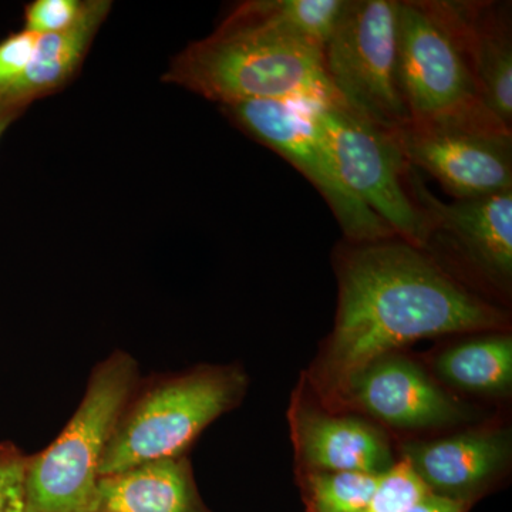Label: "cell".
Returning <instances> with one entry per match:
<instances>
[{"label": "cell", "instance_id": "cell-16", "mask_svg": "<svg viewBox=\"0 0 512 512\" xmlns=\"http://www.w3.org/2000/svg\"><path fill=\"white\" fill-rule=\"evenodd\" d=\"M474 76L488 109L512 124V30L510 5L460 2Z\"/></svg>", "mask_w": 512, "mask_h": 512}, {"label": "cell", "instance_id": "cell-25", "mask_svg": "<svg viewBox=\"0 0 512 512\" xmlns=\"http://www.w3.org/2000/svg\"><path fill=\"white\" fill-rule=\"evenodd\" d=\"M19 117L22 116H19V114H2V116H0V138L3 137L6 130H8V128L19 119Z\"/></svg>", "mask_w": 512, "mask_h": 512}, {"label": "cell", "instance_id": "cell-4", "mask_svg": "<svg viewBox=\"0 0 512 512\" xmlns=\"http://www.w3.org/2000/svg\"><path fill=\"white\" fill-rule=\"evenodd\" d=\"M247 387V373L235 365H202L138 384L114 429L100 477L185 457L212 421L242 402Z\"/></svg>", "mask_w": 512, "mask_h": 512}, {"label": "cell", "instance_id": "cell-20", "mask_svg": "<svg viewBox=\"0 0 512 512\" xmlns=\"http://www.w3.org/2000/svg\"><path fill=\"white\" fill-rule=\"evenodd\" d=\"M427 493H430L427 485L402 460L380 478L365 512H406Z\"/></svg>", "mask_w": 512, "mask_h": 512}, {"label": "cell", "instance_id": "cell-24", "mask_svg": "<svg viewBox=\"0 0 512 512\" xmlns=\"http://www.w3.org/2000/svg\"><path fill=\"white\" fill-rule=\"evenodd\" d=\"M468 501L427 493L406 512H467Z\"/></svg>", "mask_w": 512, "mask_h": 512}, {"label": "cell", "instance_id": "cell-5", "mask_svg": "<svg viewBox=\"0 0 512 512\" xmlns=\"http://www.w3.org/2000/svg\"><path fill=\"white\" fill-rule=\"evenodd\" d=\"M138 384L140 367L130 353L114 350L97 363L62 433L28 457L26 512H92L104 454Z\"/></svg>", "mask_w": 512, "mask_h": 512}, {"label": "cell", "instance_id": "cell-9", "mask_svg": "<svg viewBox=\"0 0 512 512\" xmlns=\"http://www.w3.org/2000/svg\"><path fill=\"white\" fill-rule=\"evenodd\" d=\"M406 184L423 217V251L451 252L488 284L510 292L512 190L447 204L426 187L410 164Z\"/></svg>", "mask_w": 512, "mask_h": 512}, {"label": "cell", "instance_id": "cell-6", "mask_svg": "<svg viewBox=\"0 0 512 512\" xmlns=\"http://www.w3.org/2000/svg\"><path fill=\"white\" fill-rule=\"evenodd\" d=\"M396 0H345L323 47L326 74L340 100L389 133L409 126L397 86Z\"/></svg>", "mask_w": 512, "mask_h": 512}, {"label": "cell", "instance_id": "cell-17", "mask_svg": "<svg viewBox=\"0 0 512 512\" xmlns=\"http://www.w3.org/2000/svg\"><path fill=\"white\" fill-rule=\"evenodd\" d=\"M437 372L448 383L468 392L507 393L512 383L510 335L481 336L441 353Z\"/></svg>", "mask_w": 512, "mask_h": 512}, {"label": "cell", "instance_id": "cell-12", "mask_svg": "<svg viewBox=\"0 0 512 512\" xmlns=\"http://www.w3.org/2000/svg\"><path fill=\"white\" fill-rule=\"evenodd\" d=\"M291 426L296 453L311 473L384 474L394 466L387 437L366 421L301 402L293 406Z\"/></svg>", "mask_w": 512, "mask_h": 512}, {"label": "cell", "instance_id": "cell-23", "mask_svg": "<svg viewBox=\"0 0 512 512\" xmlns=\"http://www.w3.org/2000/svg\"><path fill=\"white\" fill-rule=\"evenodd\" d=\"M36 43L37 36L23 29L0 40V96L25 72Z\"/></svg>", "mask_w": 512, "mask_h": 512}, {"label": "cell", "instance_id": "cell-22", "mask_svg": "<svg viewBox=\"0 0 512 512\" xmlns=\"http://www.w3.org/2000/svg\"><path fill=\"white\" fill-rule=\"evenodd\" d=\"M28 457L12 441L0 443V512H26Z\"/></svg>", "mask_w": 512, "mask_h": 512}, {"label": "cell", "instance_id": "cell-10", "mask_svg": "<svg viewBox=\"0 0 512 512\" xmlns=\"http://www.w3.org/2000/svg\"><path fill=\"white\" fill-rule=\"evenodd\" d=\"M392 134L407 163L436 178L456 200L512 190L511 130L409 124Z\"/></svg>", "mask_w": 512, "mask_h": 512}, {"label": "cell", "instance_id": "cell-2", "mask_svg": "<svg viewBox=\"0 0 512 512\" xmlns=\"http://www.w3.org/2000/svg\"><path fill=\"white\" fill-rule=\"evenodd\" d=\"M163 82L221 107L262 100L343 103L329 82L322 47L278 28L249 2L178 53Z\"/></svg>", "mask_w": 512, "mask_h": 512}, {"label": "cell", "instance_id": "cell-21", "mask_svg": "<svg viewBox=\"0 0 512 512\" xmlns=\"http://www.w3.org/2000/svg\"><path fill=\"white\" fill-rule=\"evenodd\" d=\"M90 0H35L25 8L23 30L36 36L73 29L89 9Z\"/></svg>", "mask_w": 512, "mask_h": 512}, {"label": "cell", "instance_id": "cell-7", "mask_svg": "<svg viewBox=\"0 0 512 512\" xmlns=\"http://www.w3.org/2000/svg\"><path fill=\"white\" fill-rule=\"evenodd\" d=\"M325 138L346 185L397 237L423 249L424 222L406 184L409 168L393 134L343 103L302 104Z\"/></svg>", "mask_w": 512, "mask_h": 512}, {"label": "cell", "instance_id": "cell-11", "mask_svg": "<svg viewBox=\"0 0 512 512\" xmlns=\"http://www.w3.org/2000/svg\"><path fill=\"white\" fill-rule=\"evenodd\" d=\"M399 429H423L463 419L458 404L416 363L397 353L379 357L350 383L345 399Z\"/></svg>", "mask_w": 512, "mask_h": 512}, {"label": "cell", "instance_id": "cell-19", "mask_svg": "<svg viewBox=\"0 0 512 512\" xmlns=\"http://www.w3.org/2000/svg\"><path fill=\"white\" fill-rule=\"evenodd\" d=\"M383 474L318 471L305 483L308 512H365Z\"/></svg>", "mask_w": 512, "mask_h": 512}, {"label": "cell", "instance_id": "cell-13", "mask_svg": "<svg viewBox=\"0 0 512 512\" xmlns=\"http://www.w3.org/2000/svg\"><path fill=\"white\" fill-rule=\"evenodd\" d=\"M403 456L431 493L468 501L503 473L510 461L511 441L505 431H468L406 444Z\"/></svg>", "mask_w": 512, "mask_h": 512}, {"label": "cell", "instance_id": "cell-15", "mask_svg": "<svg viewBox=\"0 0 512 512\" xmlns=\"http://www.w3.org/2000/svg\"><path fill=\"white\" fill-rule=\"evenodd\" d=\"M92 512H211L188 457L165 458L97 481Z\"/></svg>", "mask_w": 512, "mask_h": 512}, {"label": "cell", "instance_id": "cell-8", "mask_svg": "<svg viewBox=\"0 0 512 512\" xmlns=\"http://www.w3.org/2000/svg\"><path fill=\"white\" fill-rule=\"evenodd\" d=\"M222 109L241 130L284 157L315 185L349 242L397 237L343 181L332 151L302 104L245 101Z\"/></svg>", "mask_w": 512, "mask_h": 512}, {"label": "cell", "instance_id": "cell-18", "mask_svg": "<svg viewBox=\"0 0 512 512\" xmlns=\"http://www.w3.org/2000/svg\"><path fill=\"white\" fill-rule=\"evenodd\" d=\"M249 3L278 28L323 49L345 0H251Z\"/></svg>", "mask_w": 512, "mask_h": 512}, {"label": "cell", "instance_id": "cell-3", "mask_svg": "<svg viewBox=\"0 0 512 512\" xmlns=\"http://www.w3.org/2000/svg\"><path fill=\"white\" fill-rule=\"evenodd\" d=\"M396 76L414 126L511 130L481 96L460 2H397Z\"/></svg>", "mask_w": 512, "mask_h": 512}, {"label": "cell", "instance_id": "cell-1", "mask_svg": "<svg viewBox=\"0 0 512 512\" xmlns=\"http://www.w3.org/2000/svg\"><path fill=\"white\" fill-rule=\"evenodd\" d=\"M350 245L339 262L335 329L315 372L326 399H345L370 363L416 340L505 325L501 309L410 242L390 237Z\"/></svg>", "mask_w": 512, "mask_h": 512}, {"label": "cell", "instance_id": "cell-14", "mask_svg": "<svg viewBox=\"0 0 512 512\" xmlns=\"http://www.w3.org/2000/svg\"><path fill=\"white\" fill-rule=\"evenodd\" d=\"M111 5L109 0H90L86 15L73 29L37 36L35 53L25 72L0 96V116H22L35 101L60 92L72 82L106 22Z\"/></svg>", "mask_w": 512, "mask_h": 512}]
</instances>
